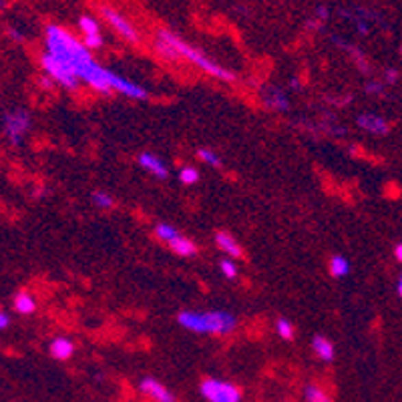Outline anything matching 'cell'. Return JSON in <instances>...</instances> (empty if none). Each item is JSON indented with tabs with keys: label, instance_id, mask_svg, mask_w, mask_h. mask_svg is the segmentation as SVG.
I'll return each mask as SVG.
<instances>
[{
	"label": "cell",
	"instance_id": "4",
	"mask_svg": "<svg viewBox=\"0 0 402 402\" xmlns=\"http://www.w3.org/2000/svg\"><path fill=\"white\" fill-rule=\"evenodd\" d=\"M31 113L25 111V109H14V111H8L4 117H2V131H4V137L10 141V145L18 147L23 145L27 133L31 131Z\"/></svg>",
	"mask_w": 402,
	"mask_h": 402
},
{
	"label": "cell",
	"instance_id": "26",
	"mask_svg": "<svg viewBox=\"0 0 402 402\" xmlns=\"http://www.w3.org/2000/svg\"><path fill=\"white\" fill-rule=\"evenodd\" d=\"M197 155H199V159L205 165H210V167H221V157L216 151H212V149H199Z\"/></svg>",
	"mask_w": 402,
	"mask_h": 402
},
{
	"label": "cell",
	"instance_id": "1",
	"mask_svg": "<svg viewBox=\"0 0 402 402\" xmlns=\"http://www.w3.org/2000/svg\"><path fill=\"white\" fill-rule=\"evenodd\" d=\"M45 49H47L49 57H53L55 61L64 64L81 83L89 75V71L97 64L91 51L85 47V42L79 40L75 34L64 31L62 27H57V25L47 27V31H45Z\"/></svg>",
	"mask_w": 402,
	"mask_h": 402
},
{
	"label": "cell",
	"instance_id": "34",
	"mask_svg": "<svg viewBox=\"0 0 402 402\" xmlns=\"http://www.w3.org/2000/svg\"><path fill=\"white\" fill-rule=\"evenodd\" d=\"M8 34H10L12 38H16V40H23V36H21V34H18V32H16V31H10V32H8Z\"/></svg>",
	"mask_w": 402,
	"mask_h": 402
},
{
	"label": "cell",
	"instance_id": "9",
	"mask_svg": "<svg viewBox=\"0 0 402 402\" xmlns=\"http://www.w3.org/2000/svg\"><path fill=\"white\" fill-rule=\"evenodd\" d=\"M79 31L83 32V42L89 51L101 49L103 47V34H101V25L91 14H85L79 18Z\"/></svg>",
	"mask_w": 402,
	"mask_h": 402
},
{
	"label": "cell",
	"instance_id": "14",
	"mask_svg": "<svg viewBox=\"0 0 402 402\" xmlns=\"http://www.w3.org/2000/svg\"><path fill=\"white\" fill-rule=\"evenodd\" d=\"M49 352H51V356H53L55 360L66 362V360H71L73 354H75V342L71 340V338H66V336H57L55 340L51 342Z\"/></svg>",
	"mask_w": 402,
	"mask_h": 402
},
{
	"label": "cell",
	"instance_id": "10",
	"mask_svg": "<svg viewBox=\"0 0 402 402\" xmlns=\"http://www.w3.org/2000/svg\"><path fill=\"white\" fill-rule=\"evenodd\" d=\"M139 392L155 402H175L173 392L165 384H161L159 380H155L151 376H147V378H143L139 382Z\"/></svg>",
	"mask_w": 402,
	"mask_h": 402
},
{
	"label": "cell",
	"instance_id": "15",
	"mask_svg": "<svg viewBox=\"0 0 402 402\" xmlns=\"http://www.w3.org/2000/svg\"><path fill=\"white\" fill-rule=\"evenodd\" d=\"M312 350H314V354L322 360V362H332L334 358H336V348H334V344L328 340L326 336H314L312 338Z\"/></svg>",
	"mask_w": 402,
	"mask_h": 402
},
{
	"label": "cell",
	"instance_id": "21",
	"mask_svg": "<svg viewBox=\"0 0 402 402\" xmlns=\"http://www.w3.org/2000/svg\"><path fill=\"white\" fill-rule=\"evenodd\" d=\"M155 236H157L161 242L171 244V242H173L175 238H179L181 234H179V229L173 227L171 223H157V225H155Z\"/></svg>",
	"mask_w": 402,
	"mask_h": 402
},
{
	"label": "cell",
	"instance_id": "3",
	"mask_svg": "<svg viewBox=\"0 0 402 402\" xmlns=\"http://www.w3.org/2000/svg\"><path fill=\"white\" fill-rule=\"evenodd\" d=\"M177 322L181 328L195 334H229L238 326V318L225 310H186L179 312Z\"/></svg>",
	"mask_w": 402,
	"mask_h": 402
},
{
	"label": "cell",
	"instance_id": "25",
	"mask_svg": "<svg viewBox=\"0 0 402 402\" xmlns=\"http://www.w3.org/2000/svg\"><path fill=\"white\" fill-rule=\"evenodd\" d=\"M179 181L184 184V186H195L197 181H199V171L195 169V167H181V171H179Z\"/></svg>",
	"mask_w": 402,
	"mask_h": 402
},
{
	"label": "cell",
	"instance_id": "17",
	"mask_svg": "<svg viewBox=\"0 0 402 402\" xmlns=\"http://www.w3.org/2000/svg\"><path fill=\"white\" fill-rule=\"evenodd\" d=\"M12 304H14V310L18 314H23V316H31L32 312L36 310V300H34V296L29 294V292H18L14 296Z\"/></svg>",
	"mask_w": 402,
	"mask_h": 402
},
{
	"label": "cell",
	"instance_id": "8",
	"mask_svg": "<svg viewBox=\"0 0 402 402\" xmlns=\"http://www.w3.org/2000/svg\"><path fill=\"white\" fill-rule=\"evenodd\" d=\"M109 85H111V91H117V93H121L123 97H127V99L145 101V99L149 97L145 87L131 83L129 79H125L123 75H117V73H113V71H109Z\"/></svg>",
	"mask_w": 402,
	"mask_h": 402
},
{
	"label": "cell",
	"instance_id": "35",
	"mask_svg": "<svg viewBox=\"0 0 402 402\" xmlns=\"http://www.w3.org/2000/svg\"><path fill=\"white\" fill-rule=\"evenodd\" d=\"M399 51H401V55H402V47H401V49H399Z\"/></svg>",
	"mask_w": 402,
	"mask_h": 402
},
{
	"label": "cell",
	"instance_id": "2",
	"mask_svg": "<svg viewBox=\"0 0 402 402\" xmlns=\"http://www.w3.org/2000/svg\"><path fill=\"white\" fill-rule=\"evenodd\" d=\"M155 51L165 59V61H179V59H186L187 62H191L193 66H197L199 71L216 77L219 81H225V83H231L236 81V75L231 71H227L225 66H221L219 62L214 59H210L205 53L197 51L195 47H191L189 42H186L179 34L167 31V29H159L155 34Z\"/></svg>",
	"mask_w": 402,
	"mask_h": 402
},
{
	"label": "cell",
	"instance_id": "7",
	"mask_svg": "<svg viewBox=\"0 0 402 402\" xmlns=\"http://www.w3.org/2000/svg\"><path fill=\"white\" fill-rule=\"evenodd\" d=\"M101 14H103V18L113 27V31L117 32L119 36H123L125 40L133 42V45L139 42V32H137V29L133 27V23H131L127 16H123L119 10H115L113 6L103 4V6H101Z\"/></svg>",
	"mask_w": 402,
	"mask_h": 402
},
{
	"label": "cell",
	"instance_id": "13",
	"mask_svg": "<svg viewBox=\"0 0 402 402\" xmlns=\"http://www.w3.org/2000/svg\"><path fill=\"white\" fill-rule=\"evenodd\" d=\"M137 161H139V165H141V167H143L147 173L155 175L157 179H165V177L169 175V171H167V165H165V161H163L159 155L141 153Z\"/></svg>",
	"mask_w": 402,
	"mask_h": 402
},
{
	"label": "cell",
	"instance_id": "22",
	"mask_svg": "<svg viewBox=\"0 0 402 402\" xmlns=\"http://www.w3.org/2000/svg\"><path fill=\"white\" fill-rule=\"evenodd\" d=\"M91 199L99 210H111L115 205V199L113 195H109L107 191H93L91 193Z\"/></svg>",
	"mask_w": 402,
	"mask_h": 402
},
{
	"label": "cell",
	"instance_id": "36",
	"mask_svg": "<svg viewBox=\"0 0 402 402\" xmlns=\"http://www.w3.org/2000/svg\"><path fill=\"white\" fill-rule=\"evenodd\" d=\"M284 402H288V401H284Z\"/></svg>",
	"mask_w": 402,
	"mask_h": 402
},
{
	"label": "cell",
	"instance_id": "19",
	"mask_svg": "<svg viewBox=\"0 0 402 402\" xmlns=\"http://www.w3.org/2000/svg\"><path fill=\"white\" fill-rule=\"evenodd\" d=\"M350 274V262L340 255V253H336V255H332L330 257V276L332 278H346Z\"/></svg>",
	"mask_w": 402,
	"mask_h": 402
},
{
	"label": "cell",
	"instance_id": "30",
	"mask_svg": "<svg viewBox=\"0 0 402 402\" xmlns=\"http://www.w3.org/2000/svg\"><path fill=\"white\" fill-rule=\"evenodd\" d=\"M8 324H10V316H8L6 312H2V310H0V332H2V330H6V328H8Z\"/></svg>",
	"mask_w": 402,
	"mask_h": 402
},
{
	"label": "cell",
	"instance_id": "29",
	"mask_svg": "<svg viewBox=\"0 0 402 402\" xmlns=\"http://www.w3.org/2000/svg\"><path fill=\"white\" fill-rule=\"evenodd\" d=\"M316 16H318V21H316V25H320V23H324V21L328 18V10H326V6H318V10H316Z\"/></svg>",
	"mask_w": 402,
	"mask_h": 402
},
{
	"label": "cell",
	"instance_id": "11",
	"mask_svg": "<svg viewBox=\"0 0 402 402\" xmlns=\"http://www.w3.org/2000/svg\"><path fill=\"white\" fill-rule=\"evenodd\" d=\"M356 123H358V127L362 131L370 133L374 137H384L390 131V123L382 115H376V113H362V115H358Z\"/></svg>",
	"mask_w": 402,
	"mask_h": 402
},
{
	"label": "cell",
	"instance_id": "31",
	"mask_svg": "<svg viewBox=\"0 0 402 402\" xmlns=\"http://www.w3.org/2000/svg\"><path fill=\"white\" fill-rule=\"evenodd\" d=\"M394 257H397L399 264H402V242H399V244L394 246Z\"/></svg>",
	"mask_w": 402,
	"mask_h": 402
},
{
	"label": "cell",
	"instance_id": "6",
	"mask_svg": "<svg viewBox=\"0 0 402 402\" xmlns=\"http://www.w3.org/2000/svg\"><path fill=\"white\" fill-rule=\"evenodd\" d=\"M40 64H42V71L47 73V77H51L57 85H61L64 89H68V91H75L79 85H81V81L64 66L59 61H55L53 57H49L47 53L42 55V59H40Z\"/></svg>",
	"mask_w": 402,
	"mask_h": 402
},
{
	"label": "cell",
	"instance_id": "27",
	"mask_svg": "<svg viewBox=\"0 0 402 402\" xmlns=\"http://www.w3.org/2000/svg\"><path fill=\"white\" fill-rule=\"evenodd\" d=\"M384 89H386V85L382 83V81H368L366 83V87H364V91L372 97H380V95H384Z\"/></svg>",
	"mask_w": 402,
	"mask_h": 402
},
{
	"label": "cell",
	"instance_id": "33",
	"mask_svg": "<svg viewBox=\"0 0 402 402\" xmlns=\"http://www.w3.org/2000/svg\"><path fill=\"white\" fill-rule=\"evenodd\" d=\"M290 89H294V91L300 89V81H298V79H292V81H290Z\"/></svg>",
	"mask_w": 402,
	"mask_h": 402
},
{
	"label": "cell",
	"instance_id": "24",
	"mask_svg": "<svg viewBox=\"0 0 402 402\" xmlns=\"http://www.w3.org/2000/svg\"><path fill=\"white\" fill-rule=\"evenodd\" d=\"M219 272H221V274H223L227 279L238 278V266H236V262H234V260H229V257L219 260Z\"/></svg>",
	"mask_w": 402,
	"mask_h": 402
},
{
	"label": "cell",
	"instance_id": "32",
	"mask_svg": "<svg viewBox=\"0 0 402 402\" xmlns=\"http://www.w3.org/2000/svg\"><path fill=\"white\" fill-rule=\"evenodd\" d=\"M397 294L401 296V300H402V274L399 276V279H397Z\"/></svg>",
	"mask_w": 402,
	"mask_h": 402
},
{
	"label": "cell",
	"instance_id": "5",
	"mask_svg": "<svg viewBox=\"0 0 402 402\" xmlns=\"http://www.w3.org/2000/svg\"><path fill=\"white\" fill-rule=\"evenodd\" d=\"M201 397L208 402H242V390L240 386L219 380V378H208L199 386Z\"/></svg>",
	"mask_w": 402,
	"mask_h": 402
},
{
	"label": "cell",
	"instance_id": "18",
	"mask_svg": "<svg viewBox=\"0 0 402 402\" xmlns=\"http://www.w3.org/2000/svg\"><path fill=\"white\" fill-rule=\"evenodd\" d=\"M169 248L173 249L177 255H181V257H193V255H197V246H195V242H191L186 236L175 238V240L169 244Z\"/></svg>",
	"mask_w": 402,
	"mask_h": 402
},
{
	"label": "cell",
	"instance_id": "28",
	"mask_svg": "<svg viewBox=\"0 0 402 402\" xmlns=\"http://www.w3.org/2000/svg\"><path fill=\"white\" fill-rule=\"evenodd\" d=\"M382 83H384L386 87L397 85V83H399V71H397V68H386L384 75H382Z\"/></svg>",
	"mask_w": 402,
	"mask_h": 402
},
{
	"label": "cell",
	"instance_id": "23",
	"mask_svg": "<svg viewBox=\"0 0 402 402\" xmlns=\"http://www.w3.org/2000/svg\"><path fill=\"white\" fill-rule=\"evenodd\" d=\"M276 332H278L279 338H284V340H292L294 338V324L288 320V318H278V322H276Z\"/></svg>",
	"mask_w": 402,
	"mask_h": 402
},
{
	"label": "cell",
	"instance_id": "16",
	"mask_svg": "<svg viewBox=\"0 0 402 402\" xmlns=\"http://www.w3.org/2000/svg\"><path fill=\"white\" fill-rule=\"evenodd\" d=\"M216 244L217 248H219V251H223L225 255H229V257H242V246H240V242H238L231 234H227V231H217Z\"/></svg>",
	"mask_w": 402,
	"mask_h": 402
},
{
	"label": "cell",
	"instance_id": "20",
	"mask_svg": "<svg viewBox=\"0 0 402 402\" xmlns=\"http://www.w3.org/2000/svg\"><path fill=\"white\" fill-rule=\"evenodd\" d=\"M304 399H306V402H334L330 399V394L318 384H306L304 386Z\"/></svg>",
	"mask_w": 402,
	"mask_h": 402
},
{
	"label": "cell",
	"instance_id": "12",
	"mask_svg": "<svg viewBox=\"0 0 402 402\" xmlns=\"http://www.w3.org/2000/svg\"><path fill=\"white\" fill-rule=\"evenodd\" d=\"M262 101L268 109H274V111H288L290 109V97L284 89L274 87V85H268L262 89Z\"/></svg>",
	"mask_w": 402,
	"mask_h": 402
}]
</instances>
